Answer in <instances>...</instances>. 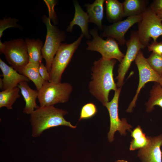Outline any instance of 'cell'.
<instances>
[{
    "label": "cell",
    "mask_w": 162,
    "mask_h": 162,
    "mask_svg": "<svg viewBox=\"0 0 162 162\" xmlns=\"http://www.w3.org/2000/svg\"><path fill=\"white\" fill-rule=\"evenodd\" d=\"M40 63L29 62L19 72L33 82L38 91L45 82L39 72V68Z\"/></svg>",
    "instance_id": "cell-18"
},
{
    "label": "cell",
    "mask_w": 162,
    "mask_h": 162,
    "mask_svg": "<svg viewBox=\"0 0 162 162\" xmlns=\"http://www.w3.org/2000/svg\"><path fill=\"white\" fill-rule=\"evenodd\" d=\"M127 50L125 54L118 66V74L116 79L118 88L122 87L125 74L132 62L135 60L140 49L145 47L140 43L137 32H132L130 39L126 41Z\"/></svg>",
    "instance_id": "cell-11"
},
{
    "label": "cell",
    "mask_w": 162,
    "mask_h": 162,
    "mask_svg": "<svg viewBox=\"0 0 162 162\" xmlns=\"http://www.w3.org/2000/svg\"><path fill=\"white\" fill-rule=\"evenodd\" d=\"M44 2L47 7L49 12V17L55 25L58 23L56 13L54 10V7L56 4L57 1L55 0H44Z\"/></svg>",
    "instance_id": "cell-28"
},
{
    "label": "cell",
    "mask_w": 162,
    "mask_h": 162,
    "mask_svg": "<svg viewBox=\"0 0 162 162\" xmlns=\"http://www.w3.org/2000/svg\"><path fill=\"white\" fill-rule=\"evenodd\" d=\"M0 68L2 72L3 86L2 89H12L17 86L22 82H29V80L24 75L18 73L11 66H10L0 59Z\"/></svg>",
    "instance_id": "cell-14"
},
{
    "label": "cell",
    "mask_w": 162,
    "mask_h": 162,
    "mask_svg": "<svg viewBox=\"0 0 162 162\" xmlns=\"http://www.w3.org/2000/svg\"><path fill=\"white\" fill-rule=\"evenodd\" d=\"M121 88H118L115 91L111 101L104 105L107 109L110 116V127L108 134V138L110 142L113 141L115 133L118 131L121 135L126 134V130L130 131L132 126L128 124L125 118L121 120L118 112V102Z\"/></svg>",
    "instance_id": "cell-10"
},
{
    "label": "cell",
    "mask_w": 162,
    "mask_h": 162,
    "mask_svg": "<svg viewBox=\"0 0 162 162\" xmlns=\"http://www.w3.org/2000/svg\"><path fill=\"white\" fill-rule=\"evenodd\" d=\"M142 14L128 17L126 19L114 22L105 26L101 34V37H108L116 39L121 45L126 42L124 36L128 30L134 25L139 22L142 20Z\"/></svg>",
    "instance_id": "cell-12"
},
{
    "label": "cell",
    "mask_w": 162,
    "mask_h": 162,
    "mask_svg": "<svg viewBox=\"0 0 162 162\" xmlns=\"http://www.w3.org/2000/svg\"><path fill=\"white\" fill-rule=\"evenodd\" d=\"M3 83L2 79H0V88L1 89H2L3 88Z\"/></svg>",
    "instance_id": "cell-34"
},
{
    "label": "cell",
    "mask_w": 162,
    "mask_h": 162,
    "mask_svg": "<svg viewBox=\"0 0 162 162\" xmlns=\"http://www.w3.org/2000/svg\"><path fill=\"white\" fill-rule=\"evenodd\" d=\"M104 0H96L92 4L87 3L86 8L89 16V22L95 24L100 30H103L102 21L104 16Z\"/></svg>",
    "instance_id": "cell-17"
},
{
    "label": "cell",
    "mask_w": 162,
    "mask_h": 162,
    "mask_svg": "<svg viewBox=\"0 0 162 162\" xmlns=\"http://www.w3.org/2000/svg\"><path fill=\"white\" fill-rule=\"evenodd\" d=\"M20 89L18 87L7 89L0 92V108L5 107L8 110L12 109V106L20 95Z\"/></svg>",
    "instance_id": "cell-22"
},
{
    "label": "cell",
    "mask_w": 162,
    "mask_h": 162,
    "mask_svg": "<svg viewBox=\"0 0 162 162\" xmlns=\"http://www.w3.org/2000/svg\"><path fill=\"white\" fill-rule=\"evenodd\" d=\"M84 36L81 33L77 39L72 43L61 44L54 57L49 73L50 82L55 83L61 82L62 74Z\"/></svg>",
    "instance_id": "cell-5"
},
{
    "label": "cell",
    "mask_w": 162,
    "mask_h": 162,
    "mask_svg": "<svg viewBox=\"0 0 162 162\" xmlns=\"http://www.w3.org/2000/svg\"><path fill=\"white\" fill-rule=\"evenodd\" d=\"M72 90V86L68 83H55L45 81L38 91V98L40 106H54L58 103L67 102Z\"/></svg>",
    "instance_id": "cell-4"
},
{
    "label": "cell",
    "mask_w": 162,
    "mask_h": 162,
    "mask_svg": "<svg viewBox=\"0 0 162 162\" xmlns=\"http://www.w3.org/2000/svg\"><path fill=\"white\" fill-rule=\"evenodd\" d=\"M105 2L108 19L115 22L119 21L123 17L122 3L117 0H106Z\"/></svg>",
    "instance_id": "cell-20"
},
{
    "label": "cell",
    "mask_w": 162,
    "mask_h": 162,
    "mask_svg": "<svg viewBox=\"0 0 162 162\" xmlns=\"http://www.w3.org/2000/svg\"><path fill=\"white\" fill-rule=\"evenodd\" d=\"M97 111L96 106L94 104L92 103L86 104L81 109L79 120L92 117L96 114Z\"/></svg>",
    "instance_id": "cell-26"
},
{
    "label": "cell",
    "mask_w": 162,
    "mask_h": 162,
    "mask_svg": "<svg viewBox=\"0 0 162 162\" xmlns=\"http://www.w3.org/2000/svg\"><path fill=\"white\" fill-rule=\"evenodd\" d=\"M40 74L45 81L50 82V76L49 73L48 72L46 66L41 62L39 68Z\"/></svg>",
    "instance_id": "cell-30"
},
{
    "label": "cell",
    "mask_w": 162,
    "mask_h": 162,
    "mask_svg": "<svg viewBox=\"0 0 162 162\" xmlns=\"http://www.w3.org/2000/svg\"><path fill=\"white\" fill-rule=\"evenodd\" d=\"M2 53L9 64L19 72L29 62L26 43L22 38L12 40L4 43Z\"/></svg>",
    "instance_id": "cell-8"
},
{
    "label": "cell",
    "mask_w": 162,
    "mask_h": 162,
    "mask_svg": "<svg viewBox=\"0 0 162 162\" xmlns=\"http://www.w3.org/2000/svg\"><path fill=\"white\" fill-rule=\"evenodd\" d=\"M68 113L67 111L54 106H39L30 114L32 136H39L45 130L59 126L76 128V126L72 125L64 119V116Z\"/></svg>",
    "instance_id": "cell-2"
},
{
    "label": "cell",
    "mask_w": 162,
    "mask_h": 162,
    "mask_svg": "<svg viewBox=\"0 0 162 162\" xmlns=\"http://www.w3.org/2000/svg\"><path fill=\"white\" fill-rule=\"evenodd\" d=\"M21 91L25 102V106L23 112L30 114L39 106L36 103V99L38 97V91L31 88L26 82H22L17 86Z\"/></svg>",
    "instance_id": "cell-16"
},
{
    "label": "cell",
    "mask_w": 162,
    "mask_h": 162,
    "mask_svg": "<svg viewBox=\"0 0 162 162\" xmlns=\"http://www.w3.org/2000/svg\"><path fill=\"white\" fill-rule=\"evenodd\" d=\"M90 33L92 39L87 41V50L98 52L104 58L116 59L121 62L124 55L120 50L118 43L114 39L108 37L105 40L103 39L95 28L92 29Z\"/></svg>",
    "instance_id": "cell-7"
},
{
    "label": "cell",
    "mask_w": 162,
    "mask_h": 162,
    "mask_svg": "<svg viewBox=\"0 0 162 162\" xmlns=\"http://www.w3.org/2000/svg\"><path fill=\"white\" fill-rule=\"evenodd\" d=\"M161 78H162V76H161Z\"/></svg>",
    "instance_id": "cell-36"
},
{
    "label": "cell",
    "mask_w": 162,
    "mask_h": 162,
    "mask_svg": "<svg viewBox=\"0 0 162 162\" xmlns=\"http://www.w3.org/2000/svg\"><path fill=\"white\" fill-rule=\"evenodd\" d=\"M115 162H128L127 161L124 160H118Z\"/></svg>",
    "instance_id": "cell-35"
},
{
    "label": "cell",
    "mask_w": 162,
    "mask_h": 162,
    "mask_svg": "<svg viewBox=\"0 0 162 162\" xmlns=\"http://www.w3.org/2000/svg\"><path fill=\"white\" fill-rule=\"evenodd\" d=\"M116 60L101 57L95 61L91 68V80L88 87L90 93L103 105L109 102L110 91L118 89L113 77V70Z\"/></svg>",
    "instance_id": "cell-1"
},
{
    "label": "cell",
    "mask_w": 162,
    "mask_h": 162,
    "mask_svg": "<svg viewBox=\"0 0 162 162\" xmlns=\"http://www.w3.org/2000/svg\"><path fill=\"white\" fill-rule=\"evenodd\" d=\"M75 12L72 20L67 28V31L72 32L73 27L75 25L79 26L82 31V33L87 39H91L88 29L89 16L87 12L83 11L78 2L75 1L74 2Z\"/></svg>",
    "instance_id": "cell-15"
},
{
    "label": "cell",
    "mask_w": 162,
    "mask_h": 162,
    "mask_svg": "<svg viewBox=\"0 0 162 162\" xmlns=\"http://www.w3.org/2000/svg\"><path fill=\"white\" fill-rule=\"evenodd\" d=\"M18 21V19L15 18H11L10 17L7 18L6 16L0 20V38L3 35L4 31L9 28H21V26L16 23Z\"/></svg>",
    "instance_id": "cell-27"
},
{
    "label": "cell",
    "mask_w": 162,
    "mask_h": 162,
    "mask_svg": "<svg viewBox=\"0 0 162 162\" xmlns=\"http://www.w3.org/2000/svg\"><path fill=\"white\" fill-rule=\"evenodd\" d=\"M135 62L138 70L139 81L136 94L127 110L128 112H132L140 90L146 83L149 82H154L162 86L161 77L150 67L141 50L136 56Z\"/></svg>",
    "instance_id": "cell-9"
},
{
    "label": "cell",
    "mask_w": 162,
    "mask_h": 162,
    "mask_svg": "<svg viewBox=\"0 0 162 162\" xmlns=\"http://www.w3.org/2000/svg\"><path fill=\"white\" fill-rule=\"evenodd\" d=\"M146 110L152 111L155 106H158L162 108V86L156 82L150 92V97L146 103Z\"/></svg>",
    "instance_id": "cell-23"
},
{
    "label": "cell",
    "mask_w": 162,
    "mask_h": 162,
    "mask_svg": "<svg viewBox=\"0 0 162 162\" xmlns=\"http://www.w3.org/2000/svg\"><path fill=\"white\" fill-rule=\"evenodd\" d=\"M146 59L152 68L161 77L162 75V55H159L152 52Z\"/></svg>",
    "instance_id": "cell-25"
},
{
    "label": "cell",
    "mask_w": 162,
    "mask_h": 162,
    "mask_svg": "<svg viewBox=\"0 0 162 162\" xmlns=\"http://www.w3.org/2000/svg\"><path fill=\"white\" fill-rule=\"evenodd\" d=\"M133 139L130 142L129 149L134 151L145 147L148 142V136L143 133L141 127L138 125L131 132Z\"/></svg>",
    "instance_id": "cell-24"
},
{
    "label": "cell",
    "mask_w": 162,
    "mask_h": 162,
    "mask_svg": "<svg viewBox=\"0 0 162 162\" xmlns=\"http://www.w3.org/2000/svg\"><path fill=\"white\" fill-rule=\"evenodd\" d=\"M148 50L156 54L162 55V42H154L148 46Z\"/></svg>",
    "instance_id": "cell-29"
},
{
    "label": "cell",
    "mask_w": 162,
    "mask_h": 162,
    "mask_svg": "<svg viewBox=\"0 0 162 162\" xmlns=\"http://www.w3.org/2000/svg\"><path fill=\"white\" fill-rule=\"evenodd\" d=\"M150 7L156 13L162 10V0H154Z\"/></svg>",
    "instance_id": "cell-31"
},
{
    "label": "cell",
    "mask_w": 162,
    "mask_h": 162,
    "mask_svg": "<svg viewBox=\"0 0 162 162\" xmlns=\"http://www.w3.org/2000/svg\"><path fill=\"white\" fill-rule=\"evenodd\" d=\"M25 41L27 46L29 62H42L43 57L41 50L44 46L42 41L39 39H35L28 38H26Z\"/></svg>",
    "instance_id": "cell-19"
},
{
    "label": "cell",
    "mask_w": 162,
    "mask_h": 162,
    "mask_svg": "<svg viewBox=\"0 0 162 162\" xmlns=\"http://www.w3.org/2000/svg\"><path fill=\"white\" fill-rule=\"evenodd\" d=\"M162 134L148 136V142L144 147L140 149L138 156L142 162H162Z\"/></svg>",
    "instance_id": "cell-13"
},
{
    "label": "cell",
    "mask_w": 162,
    "mask_h": 162,
    "mask_svg": "<svg viewBox=\"0 0 162 162\" xmlns=\"http://www.w3.org/2000/svg\"><path fill=\"white\" fill-rule=\"evenodd\" d=\"M145 2L140 0H125L122 3L123 17L142 14L146 9Z\"/></svg>",
    "instance_id": "cell-21"
},
{
    "label": "cell",
    "mask_w": 162,
    "mask_h": 162,
    "mask_svg": "<svg viewBox=\"0 0 162 162\" xmlns=\"http://www.w3.org/2000/svg\"><path fill=\"white\" fill-rule=\"evenodd\" d=\"M42 19L46 26V34L41 52L45 60V66L50 73L54 57L62 42L65 40L66 35L64 31H60L58 27L51 24L48 17L44 15Z\"/></svg>",
    "instance_id": "cell-3"
},
{
    "label": "cell",
    "mask_w": 162,
    "mask_h": 162,
    "mask_svg": "<svg viewBox=\"0 0 162 162\" xmlns=\"http://www.w3.org/2000/svg\"><path fill=\"white\" fill-rule=\"evenodd\" d=\"M156 14L162 21V10L159 11L157 12Z\"/></svg>",
    "instance_id": "cell-33"
},
{
    "label": "cell",
    "mask_w": 162,
    "mask_h": 162,
    "mask_svg": "<svg viewBox=\"0 0 162 162\" xmlns=\"http://www.w3.org/2000/svg\"><path fill=\"white\" fill-rule=\"evenodd\" d=\"M139 23L137 33L140 43L144 47L148 45L151 38L156 42L162 35V20L150 7L142 13V19Z\"/></svg>",
    "instance_id": "cell-6"
},
{
    "label": "cell",
    "mask_w": 162,
    "mask_h": 162,
    "mask_svg": "<svg viewBox=\"0 0 162 162\" xmlns=\"http://www.w3.org/2000/svg\"><path fill=\"white\" fill-rule=\"evenodd\" d=\"M4 43H2L1 40H0V54H2V51H3L4 48Z\"/></svg>",
    "instance_id": "cell-32"
}]
</instances>
